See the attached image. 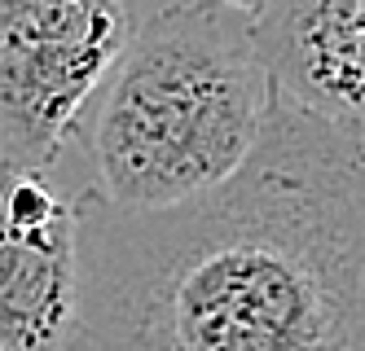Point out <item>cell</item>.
<instances>
[{"label":"cell","mask_w":365,"mask_h":351,"mask_svg":"<svg viewBox=\"0 0 365 351\" xmlns=\"http://www.w3.org/2000/svg\"><path fill=\"white\" fill-rule=\"evenodd\" d=\"M88 351H365V141L269 97L251 158L163 211L75 198Z\"/></svg>","instance_id":"1"},{"label":"cell","mask_w":365,"mask_h":351,"mask_svg":"<svg viewBox=\"0 0 365 351\" xmlns=\"http://www.w3.org/2000/svg\"><path fill=\"white\" fill-rule=\"evenodd\" d=\"M0 351H88L75 198H62L48 172L0 167Z\"/></svg>","instance_id":"4"},{"label":"cell","mask_w":365,"mask_h":351,"mask_svg":"<svg viewBox=\"0 0 365 351\" xmlns=\"http://www.w3.org/2000/svg\"><path fill=\"white\" fill-rule=\"evenodd\" d=\"M207 5H216L225 14H238V18H255V9L264 5V0H207Z\"/></svg>","instance_id":"6"},{"label":"cell","mask_w":365,"mask_h":351,"mask_svg":"<svg viewBox=\"0 0 365 351\" xmlns=\"http://www.w3.org/2000/svg\"><path fill=\"white\" fill-rule=\"evenodd\" d=\"M247 36L269 88L326 123L361 127L365 0H264Z\"/></svg>","instance_id":"5"},{"label":"cell","mask_w":365,"mask_h":351,"mask_svg":"<svg viewBox=\"0 0 365 351\" xmlns=\"http://www.w3.org/2000/svg\"><path fill=\"white\" fill-rule=\"evenodd\" d=\"M133 26V0H0V167L58 163Z\"/></svg>","instance_id":"3"},{"label":"cell","mask_w":365,"mask_h":351,"mask_svg":"<svg viewBox=\"0 0 365 351\" xmlns=\"http://www.w3.org/2000/svg\"><path fill=\"white\" fill-rule=\"evenodd\" d=\"M247 18L185 0L133 26L93 97V194L119 211H163L225 184L269 110Z\"/></svg>","instance_id":"2"}]
</instances>
